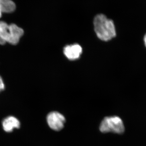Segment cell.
<instances>
[{"label":"cell","mask_w":146,"mask_h":146,"mask_svg":"<svg viewBox=\"0 0 146 146\" xmlns=\"http://www.w3.org/2000/svg\"><path fill=\"white\" fill-rule=\"evenodd\" d=\"M0 7L2 13H11L16 9V6L11 0H0Z\"/></svg>","instance_id":"ba28073f"},{"label":"cell","mask_w":146,"mask_h":146,"mask_svg":"<svg viewBox=\"0 0 146 146\" xmlns=\"http://www.w3.org/2000/svg\"><path fill=\"white\" fill-rule=\"evenodd\" d=\"M63 52L68 59L74 60L80 56L82 52V48L78 44L68 45L64 48Z\"/></svg>","instance_id":"277c9868"},{"label":"cell","mask_w":146,"mask_h":146,"mask_svg":"<svg viewBox=\"0 0 146 146\" xmlns=\"http://www.w3.org/2000/svg\"><path fill=\"white\" fill-rule=\"evenodd\" d=\"M2 126L4 130L7 132H11L15 128L18 129L21 126V123L15 117L9 116L3 120Z\"/></svg>","instance_id":"8992f818"},{"label":"cell","mask_w":146,"mask_h":146,"mask_svg":"<svg viewBox=\"0 0 146 146\" xmlns=\"http://www.w3.org/2000/svg\"><path fill=\"white\" fill-rule=\"evenodd\" d=\"M2 13V12L1 11V7H0V18L1 17Z\"/></svg>","instance_id":"8fae6325"},{"label":"cell","mask_w":146,"mask_h":146,"mask_svg":"<svg viewBox=\"0 0 146 146\" xmlns=\"http://www.w3.org/2000/svg\"><path fill=\"white\" fill-rule=\"evenodd\" d=\"M10 34L9 25L4 21H0V45L9 43Z\"/></svg>","instance_id":"52a82bcc"},{"label":"cell","mask_w":146,"mask_h":146,"mask_svg":"<svg viewBox=\"0 0 146 146\" xmlns=\"http://www.w3.org/2000/svg\"><path fill=\"white\" fill-rule=\"evenodd\" d=\"M5 88V86L3 80L1 77L0 76V92L3 91Z\"/></svg>","instance_id":"9c48e42d"},{"label":"cell","mask_w":146,"mask_h":146,"mask_svg":"<svg viewBox=\"0 0 146 146\" xmlns=\"http://www.w3.org/2000/svg\"><path fill=\"white\" fill-rule=\"evenodd\" d=\"M94 24L96 34L101 40L109 41L116 36L114 22L104 14H99L95 16Z\"/></svg>","instance_id":"6da1fadb"},{"label":"cell","mask_w":146,"mask_h":146,"mask_svg":"<svg viewBox=\"0 0 146 146\" xmlns=\"http://www.w3.org/2000/svg\"><path fill=\"white\" fill-rule=\"evenodd\" d=\"M47 121L48 125L52 129L58 131L64 127L65 119L59 112H52L49 113L47 116Z\"/></svg>","instance_id":"3957f363"},{"label":"cell","mask_w":146,"mask_h":146,"mask_svg":"<svg viewBox=\"0 0 146 146\" xmlns=\"http://www.w3.org/2000/svg\"><path fill=\"white\" fill-rule=\"evenodd\" d=\"M9 27L11 34L9 44L16 45L19 43L20 39L23 35L24 30L16 24H11L9 25Z\"/></svg>","instance_id":"5b68a950"},{"label":"cell","mask_w":146,"mask_h":146,"mask_svg":"<svg viewBox=\"0 0 146 146\" xmlns=\"http://www.w3.org/2000/svg\"><path fill=\"white\" fill-rule=\"evenodd\" d=\"M143 40L144 44H145V46L146 48V33L145 35V36H144Z\"/></svg>","instance_id":"30bf717a"},{"label":"cell","mask_w":146,"mask_h":146,"mask_svg":"<svg viewBox=\"0 0 146 146\" xmlns=\"http://www.w3.org/2000/svg\"><path fill=\"white\" fill-rule=\"evenodd\" d=\"M100 129L104 133L113 132L121 134L124 131V126L121 118L117 116L106 117L102 121Z\"/></svg>","instance_id":"7a4b0ae2"}]
</instances>
